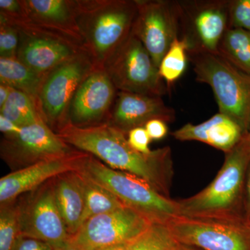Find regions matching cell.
<instances>
[{
    "label": "cell",
    "instance_id": "1",
    "mask_svg": "<svg viewBox=\"0 0 250 250\" xmlns=\"http://www.w3.org/2000/svg\"><path fill=\"white\" fill-rule=\"evenodd\" d=\"M57 134L72 147L91 154L111 168L141 177L170 198L174 171L170 147L142 154L130 146L125 133L108 123L84 128L66 124Z\"/></svg>",
    "mask_w": 250,
    "mask_h": 250
},
{
    "label": "cell",
    "instance_id": "2",
    "mask_svg": "<svg viewBox=\"0 0 250 250\" xmlns=\"http://www.w3.org/2000/svg\"><path fill=\"white\" fill-rule=\"evenodd\" d=\"M225 154L223 167L208 187L193 196L177 200L179 216L245 221L243 200L247 169L250 161V144L243 136L241 141Z\"/></svg>",
    "mask_w": 250,
    "mask_h": 250
},
{
    "label": "cell",
    "instance_id": "3",
    "mask_svg": "<svg viewBox=\"0 0 250 250\" xmlns=\"http://www.w3.org/2000/svg\"><path fill=\"white\" fill-rule=\"evenodd\" d=\"M77 25L83 47L98 68L132 33L136 0H75Z\"/></svg>",
    "mask_w": 250,
    "mask_h": 250
},
{
    "label": "cell",
    "instance_id": "4",
    "mask_svg": "<svg viewBox=\"0 0 250 250\" xmlns=\"http://www.w3.org/2000/svg\"><path fill=\"white\" fill-rule=\"evenodd\" d=\"M77 171L106 188L126 207L141 213L152 223L166 225L179 216L177 200L161 195L138 176L111 168L91 154L83 152Z\"/></svg>",
    "mask_w": 250,
    "mask_h": 250
},
{
    "label": "cell",
    "instance_id": "5",
    "mask_svg": "<svg viewBox=\"0 0 250 250\" xmlns=\"http://www.w3.org/2000/svg\"><path fill=\"white\" fill-rule=\"evenodd\" d=\"M188 59L197 82L209 85L219 113L239 125L248 134L250 121V75L237 69L218 53L192 49Z\"/></svg>",
    "mask_w": 250,
    "mask_h": 250
},
{
    "label": "cell",
    "instance_id": "6",
    "mask_svg": "<svg viewBox=\"0 0 250 250\" xmlns=\"http://www.w3.org/2000/svg\"><path fill=\"white\" fill-rule=\"evenodd\" d=\"M103 68L119 91L161 97L168 90L149 52L133 33Z\"/></svg>",
    "mask_w": 250,
    "mask_h": 250
},
{
    "label": "cell",
    "instance_id": "7",
    "mask_svg": "<svg viewBox=\"0 0 250 250\" xmlns=\"http://www.w3.org/2000/svg\"><path fill=\"white\" fill-rule=\"evenodd\" d=\"M95 67L89 54L83 51L43 77L36 105L42 120L54 132L66 125L67 111L75 92Z\"/></svg>",
    "mask_w": 250,
    "mask_h": 250
},
{
    "label": "cell",
    "instance_id": "8",
    "mask_svg": "<svg viewBox=\"0 0 250 250\" xmlns=\"http://www.w3.org/2000/svg\"><path fill=\"white\" fill-rule=\"evenodd\" d=\"M53 179L24 194L17 202L22 236L45 242L57 250L70 236L56 202Z\"/></svg>",
    "mask_w": 250,
    "mask_h": 250
},
{
    "label": "cell",
    "instance_id": "9",
    "mask_svg": "<svg viewBox=\"0 0 250 250\" xmlns=\"http://www.w3.org/2000/svg\"><path fill=\"white\" fill-rule=\"evenodd\" d=\"M166 225L179 244L200 250H250V227L243 220L177 216Z\"/></svg>",
    "mask_w": 250,
    "mask_h": 250
},
{
    "label": "cell",
    "instance_id": "10",
    "mask_svg": "<svg viewBox=\"0 0 250 250\" xmlns=\"http://www.w3.org/2000/svg\"><path fill=\"white\" fill-rule=\"evenodd\" d=\"M76 150L43 121L23 126L19 134L4 136L0 144L1 158L13 171L69 155Z\"/></svg>",
    "mask_w": 250,
    "mask_h": 250
},
{
    "label": "cell",
    "instance_id": "11",
    "mask_svg": "<svg viewBox=\"0 0 250 250\" xmlns=\"http://www.w3.org/2000/svg\"><path fill=\"white\" fill-rule=\"evenodd\" d=\"M136 1L138 13L132 33L142 42L159 68L174 39L179 37V1Z\"/></svg>",
    "mask_w": 250,
    "mask_h": 250
},
{
    "label": "cell",
    "instance_id": "12",
    "mask_svg": "<svg viewBox=\"0 0 250 250\" xmlns=\"http://www.w3.org/2000/svg\"><path fill=\"white\" fill-rule=\"evenodd\" d=\"M229 4L220 0L179 2V37L187 39L189 50L218 53L219 43L230 28Z\"/></svg>",
    "mask_w": 250,
    "mask_h": 250
},
{
    "label": "cell",
    "instance_id": "13",
    "mask_svg": "<svg viewBox=\"0 0 250 250\" xmlns=\"http://www.w3.org/2000/svg\"><path fill=\"white\" fill-rule=\"evenodd\" d=\"M152 222L129 207L97 215L85 222L70 240L86 250L129 243L144 232Z\"/></svg>",
    "mask_w": 250,
    "mask_h": 250
},
{
    "label": "cell",
    "instance_id": "14",
    "mask_svg": "<svg viewBox=\"0 0 250 250\" xmlns=\"http://www.w3.org/2000/svg\"><path fill=\"white\" fill-rule=\"evenodd\" d=\"M14 26L19 31L16 58L41 76L85 51L71 41L27 23Z\"/></svg>",
    "mask_w": 250,
    "mask_h": 250
},
{
    "label": "cell",
    "instance_id": "15",
    "mask_svg": "<svg viewBox=\"0 0 250 250\" xmlns=\"http://www.w3.org/2000/svg\"><path fill=\"white\" fill-rule=\"evenodd\" d=\"M118 92L104 68L95 67L75 92L66 124L84 128L107 123Z\"/></svg>",
    "mask_w": 250,
    "mask_h": 250
},
{
    "label": "cell",
    "instance_id": "16",
    "mask_svg": "<svg viewBox=\"0 0 250 250\" xmlns=\"http://www.w3.org/2000/svg\"><path fill=\"white\" fill-rule=\"evenodd\" d=\"M83 152L41 161L13 171L0 179V205L14 202L24 194L37 188L59 174L77 171Z\"/></svg>",
    "mask_w": 250,
    "mask_h": 250
},
{
    "label": "cell",
    "instance_id": "17",
    "mask_svg": "<svg viewBox=\"0 0 250 250\" xmlns=\"http://www.w3.org/2000/svg\"><path fill=\"white\" fill-rule=\"evenodd\" d=\"M175 117L173 108L167 106L161 97L118 90L107 123L127 135L131 129L144 127L152 120L172 123Z\"/></svg>",
    "mask_w": 250,
    "mask_h": 250
},
{
    "label": "cell",
    "instance_id": "18",
    "mask_svg": "<svg viewBox=\"0 0 250 250\" xmlns=\"http://www.w3.org/2000/svg\"><path fill=\"white\" fill-rule=\"evenodd\" d=\"M22 3L28 17L22 23L53 33L84 49L77 25L75 0H22Z\"/></svg>",
    "mask_w": 250,
    "mask_h": 250
},
{
    "label": "cell",
    "instance_id": "19",
    "mask_svg": "<svg viewBox=\"0 0 250 250\" xmlns=\"http://www.w3.org/2000/svg\"><path fill=\"white\" fill-rule=\"evenodd\" d=\"M172 136L181 141H200L226 154L241 141L244 134L239 125L219 113L200 124L188 123L174 131Z\"/></svg>",
    "mask_w": 250,
    "mask_h": 250
},
{
    "label": "cell",
    "instance_id": "20",
    "mask_svg": "<svg viewBox=\"0 0 250 250\" xmlns=\"http://www.w3.org/2000/svg\"><path fill=\"white\" fill-rule=\"evenodd\" d=\"M55 200L70 237L80 228L84 210V188L78 171H71L54 177Z\"/></svg>",
    "mask_w": 250,
    "mask_h": 250
},
{
    "label": "cell",
    "instance_id": "21",
    "mask_svg": "<svg viewBox=\"0 0 250 250\" xmlns=\"http://www.w3.org/2000/svg\"><path fill=\"white\" fill-rule=\"evenodd\" d=\"M42 80L17 58H0V83L27 94L36 104Z\"/></svg>",
    "mask_w": 250,
    "mask_h": 250
},
{
    "label": "cell",
    "instance_id": "22",
    "mask_svg": "<svg viewBox=\"0 0 250 250\" xmlns=\"http://www.w3.org/2000/svg\"><path fill=\"white\" fill-rule=\"evenodd\" d=\"M218 54L237 69L250 75V31L228 29L219 43Z\"/></svg>",
    "mask_w": 250,
    "mask_h": 250
},
{
    "label": "cell",
    "instance_id": "23",
    "mask_svg": "<svg viewBox=\"0 0 250 250\" xmlns=\"http://www.w3.org/2000/svg\"><path fill=\"white\" fill-rule=\"evenodd\" d=\"M80 173L83 181L85 197L84 210L81 226L90 218L126 207L106 188Z\"/></svg>",
    "mask_w": 250,
    "mask_h": 250
},
{
    "label": "cell",
    "instance_id": "24",
    "mask_svg": "<svg viewBox=\"0 0 250 250\" xmlns=\"http://www.w3.org/2000/svg\"><path fill=\"white\" fill-rule=\"evenodd\" d=\"M0 115L21 127L43 121L35 101L27 94L14 88L4 106L0 108Z\"/></svg>",
    "mask_w": 250,
    "mask_h": 250
},
{
    "label": "cell",
    "instance_id": "25",
    "mask_svg": "<svg viewBox=\"0 0 250 250\" xmlns=\"http://www.w3.org/2000/svg\"><path fill=\"white\" fill-rule=\"evenodd\" d=\"M189 48L190 45L185 38L177 37L161 60L159 75L167 86L178 80L185 72Z\"/></svg>",
    "mask_w": 250,
    "mask_h": 250
},
{
    "label": "cell",
    "instance_id": "26",
    "mask_svg": "<svg viewBox=\"0 0 250 250\" xmlns=\"http://www.w3.org/2000/svg\"><path fill=\"white\" fill-rule=\"evenodd\" d=\"M179 243L165 224L152 223L129 243V250H177Z\"/></svg>",
    "mask_w": 250,
    "mask_h": 250
},
{
    "label": "cell",
    "instance_id": "27",
    "mask_svg": "<svg viewBox=\"0 0 250 250\" xmlns=\"http://www.w3.org/2000/svg\"><path fill=\"white\" fill-rule=\"evenodd\" d=\"M0 206V250H14L22 236L17 200Z\"/></svg>",
    "mask_w": 250,
    "mask_h": 250
},
{
    "label": "cell",
    "instance_id": "28",
    "mask_svg": "<svg viewBox=\"0 0 250 250\" xmlns=\"http://www.w3.org/2000/svg\"><path fill=\"white\" fill-rule=\"evenodd\" d=\"M18 44V28L0 18V58H16Z\"/></svg>",
    "mask_w": 250,
    "mask_h": 250
},
{
    "label": "cell",
    "instance_id": "29",
    "mask_svg": "<svg viewBox=\"0 0 250 250\" xmlns=\"http://www.w3.org/2000/svg\"><path fill=\"white\" fill-rule=\"evenodd\" d=\"M229 27L250 31V0H233L229 4Z\"/></svg>",
    "mask_w": 250,
    "mask_h": 250
},
{
    "label": "cell",
    "instance_id": "30",
    "mask_svg": "<svg viewBox=\"0 0 250 250\" xmlns=\"http://www.w3.org/2000/svg\"><path fill=\"white\" fill-rule=\"evenodd\" d=\"M127 140L130 146L142 154H149L152 150L149 149V143L152 141L145 127H137L128 133Z\"/></svg>",
    "mask_w": 250,
    "mask_h": 250
},
{
    "label": "cell",
    "instance_id": "31",
    "mask_svg": "<svg viewBox=\"0 0 250 250\" xmlns=\"http://www.w3.org/2000/svg\"><path fill=\"white\" fill-rule=\"evenodd\" d=\"M151 140L159 141L164 139L168 132V128L165 121L159 119L152 120L144 126Z\"/></svg>",
    "mask_w": 250,
    "mask_h": 250
},
{
    "label": "cell",
    "instance_id": "32",
    "mask_svg": "<svg viewBox=\"0 0 250 250\" xmlns=\"http://www.w3.org/2000/svg\"><path fill=\"white\" fill-rule=\"evenodd\" d=\"M14 250H54L52 246L47 243L29 238V237L21 236L18 240Z\"/></svg>",
    "mask_w": 250,
    "mask_h": 250
},
{
    "label": "cell",
    "instance_id": "33",
    "mask_svg": "<svg viewBox=\"0 0 250 250\" xmlns=\"http://www.w3.org/2000/svg\"><path fill=\"white\" fill-rule=\"evenodd\" d=\"M243 218L250 227V161L247 169L243 200Z\"/></svg>",
    "mask_w": 250,
    "mask_h": 250
},
{
    "label": "cell",
    "instance_id": "34",
    "mask_svg": "<svg viewBox=\"0 0 250 250\" xmlns=\"http://www.w3.org/2000/svg\"><path fill=\"white\" fill-rule=\"evenodd\" d=\"M21 126L15 124L14 122L10 121L5 117L0 115V131L4 136H14L21 132Z\"/></svg>",
    "mask_w": 250,
    "mask_h": 250
},
{
    "label": "cell",
    "instance_id": "35",
    "mask_svg": "<svg viewBox=\"0 0 250 250\" xmlns=\"http://www.w3.org/2000/svg\"><path fill=\"white\" fill-rule=\"evenodd\" d=\"M11 90H12V88L9 85L0 83V108L2 107L7 101Z\"/></svg>",
    "mask_w": 250,
    "mask_h": 250
},
{
    "label": "cell",
    "instance_id": "36",
    "mask_svg": "<svg viewBox=\"0 0 250 250\" xmlns=\"http://www.w3.org/2000/svg\"><path fill=\"white\" fill-rule=\"evenodd\" d=\"M129 243L113 245V246L104 247L98 250H129Z\"/></svg>",
    "mask_w": 250,
    "mask_h": 250
},
{
    "label": "cell",
    "instance_id": "37",
    "mask_svg": "<svg viewBox=\"0 0 250 250\" xmlns=\"http://www.w3.org/2000/svg\"><path fill=\"white\" fill-rule=\"evenodd\" d=\"M85 250L84 248H82L78 245L76 244V243L72 242L71 240H69V241L67 242L66 244L63 247H62V248H60L59 250Z\"/></svg>",
    "mask_w": 250,
    "mask_h": 250
},
{
    "label": "cell",
    "instance_id": "38",
    "mask_svg": "<svg viewBox=\"0 0 250 250\" xmlns=\"http://www.w3.org/2000/svg\"><path fill=\"white\" fill-rule=\"evenodd\" d=\"M177 250H200L197 248H192V247L184 246V245L179 244Z\"/></svg>",
    "mask_w": 250,
    "mask_h": 250
},
{
    "label": "cell",
    "instance_id": "39",
    "mask_svg": "<svg viewBox=\"0 0 250 250\" xmlns=\"http://www.w3.org/2000/svg\"><path fill=\"white\" fill-rule=\"evenodd\" d=\"M245 138H246L247 141H248V142L250 143V126H249V130H248V134L246 135H245Z\"/></svg>",
    "mask_w": 250,
    "mask_h": 250
}]
</instances>
